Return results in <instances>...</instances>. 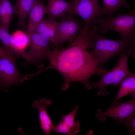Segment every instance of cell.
I'll return each instance as SVG.
<instances>
[{"instance_id":"cb8c5ba5","label":"cell","mask_w":135,"mask_h":135,"mask_svg":"<svg viewBox=\"0 0 135 135\" xmlns=\"http://www.w3.org/2000/svg\"><path fill=\"white\" fill-rule=\"evenodd\" d=\"M2 26V25L1 23H0V28L1 27V26Z\"/></svg>"},{"instance_id":"8fae6325","label":"cell","mask_w":135,"mask_h":135,"mask_svg":"<svg viewBox=\"0 0 135 135\" xmlns=\"http://www.w3.org/2000/svg\"><path fill=\"white\" fill-rule=\"evenodd\" d=\"M71 3L62 0H48L45 11L48 15L47 19L54 20L61 18L67 14H71Z\"/></svg>"},{"instance_id":"3957f363","label":"cell","mask_w":135,"mask_h":135,"mask_svg":"<svg viewBox=\"0 0 135 135\" xmlns=\"http://www.w3.org/2000/svg\"><path fill=\"white\" fill-rule=\"evenodd\" d=\"M98 24L102 34H106L110 30L116 32L122 38L135 42V9L128 14L114 16L107 15L98 18L94 22Z\"/></svg>"},{"instance_id":"7402d4cb","label":"cell","mask_w":135,"mask_h":135,"mask_svg":"<svg viewBox=\"0 0 135 135\" xmlns=\"http://www.w3.org/2000/svg\"><path fill=\"white\" fill-rule=\"evenodd\" d=\"M0 3L3 6L10 21L13 17L12 6L9 0H0Z\"/></svg>"},{"instance_id":"ac0fdd59","label":"cell","mask_w":135,"mask_h":135,"mask_svg":"<svg viewBox=\"0 0 135 135\" xmlns=\"http://www.w3.org/2000/svg\"><path fill=\"white\" fill-rule=\"evenodd\" d=\"M104 7L102 8L104 14L112 15L122 6L128 8L130 7L126 0H102Z\"/></svg>"},{"instance_id":"6da1fadb","label":"cell","mask_w":135,"mask_h":135,"mask_svg":"<svg viewBox=\"0 0 135 135\" xmlns=\"http://www.w3.org/2000/svg\"><path fill=\"white\" fill-rule=\"evenodd\" d=\"M95 44L94 36L90 30L83 28L68 47L49 51L45 58L49 60L50 64L40 72L50 68L58 71L64 80L62 90H67L70 84L74 82H81L88 89L91 76L96 74L101 75L107 71L106 69L99 67L97 61L88 51Z\"/></svg>"},{"instance_id":"ba28073f","label":"cell","mask_w":135,"mask_h":135,"mask_svg":"<svg viewBox=\"0 0 135 135\" xmlns=\"http://www.w3.org/2000/svg\"><path fill=\"white\" fill-rule=\"evenodd\" d=\"M15 62L16 60L0 56V84L6 88L28 79L20 74Z\"/></svg>"},{"instance_id":"277c9868","label":"cell","mask_w":135,"mask_h":135,"mask_svg":"<svg viewBox=\"0 0 135 135\" xmlns=\"http://www.w3.org/2000/svg\"><path fill=\"white\" fill-rule=\"evenodd\" d=\"M123 52L120 56L117 63L110 71L102 74L100 80L95 83H90L88 90L93 88L98 90V96H104L109 94L106 89L108 86L112 84L114 86H119L128 76L132 74L128 66V57L130 54Z\"/></svg>"},{"instance_id":"5b68a950","label":"cell","mask_w":135,"mask_h":135,"mask_svg":"<svg viewBox=\"0 0 135 135\" xmlns=\"http://www.w3.org/2000/svg\"><path fill=\"white\" fill-rule=\"evenodd\" d=\"M71 14L78 15L84 20V29L88 30L94 22L104 14L98 0H70Z\"/></svg>"},{"instance_id":"5bb4252c","label":"cell","mask_w":135,"mask_h":135,"mask_svg":"<svg viewBox=\"0 0 135 135\" xmlns=\"http://www.w3.org/2000/svg\"><path fill=\"white\" fill-rule=\"evenodd\" d=\"M36 0H16V4L12 6L14 14L18 17L17 25L26 30L27 25L26 20Z\"/></svg>"},{"instance_id":"7a4b0ae2","label":"cell","mask_w":135,"mask_h":135,"mask_svg":"<svg viewBox=\"0 0 135 135\" xmlns=\"http://www.w3.org/2000/svg\"><path fill=\"white\" fill-rule=\"evenodd\" d=\"M90 28L95 39L94 48L90 52L97 61L100 68L104 69L105 64L110 58L120 56L124 52L132 54L135 58V42L122 38L118 40L108 39L102 35L100 28L94 24L93 27Z\"/></svg>"},{"instance_id":"30bf717a","label":"cell","mask_w":135,"mask_h":135,"mask_svg":"<svg viewBox=\"0 0 135 135\" xmlns=\"http://www.w3.org/2000/svg\"><path fill=\"white\" fill-rule=\"evenodd\" d=\"M79 107V105H76L70 113L63 115L59 123L56 126H54L53 132L68 135H74L79 132L80 123L78 121H76L75 118Z\"/></svg>"},{"instance_id":"4fadbf2b","label":"cell","mask_w":135,"mask_h":135,"mask_svg":"<svg viewBox=\"0 0 135 135\" xmlns=\"http://www.w3.org/2000/svg\"><path fill=\"white\" fill-rule=\"evenodd\" d=\"M45 13V7L42 2L40 0H36L28 15L26 33L29 40L39 24L43 19Z\"/></svg>"},{"instance_id":"603a6c76","label":"cell","mask_w":135,"mask_h":135,"mask_svg":"<svg viewBox=\"0 0 135 135\" xmlns=\"http://www.w3.org/2000/svg\"><path fill=\"white\" fill-rule=\"evenodd\" d=\"M15 53L11 50L4 46H0V56H4L16 60Z\"/></svg>"},{"instance_id":"d6986e66","label":"cell","mask_w":135,"mask_h":135,"mask_svg":"<svg viewBox=\"0 0 135 135\" xmlns=\"http://www.w3.org/2000/svg\"><path fill=\"white\" fill-rule=\"evenodd\" d=\"M14 44L19 49L24 50L30 44V41L27 35L20 31H17L12 36Z\"/></svg>"},{"instance_id":"7c38bea8","label":"cell","mask_w":135,"mask_h":135,"mask_svg":"<svg viewBox=\"0 0 135 135\" xmlns=\"http://www.w3.org/2000/svg\"><path fill=\"white\" fill-rule=\"evenodd\" d=\"M52 104L50 100L42 98L34 101L32 105L38 111L41 128L46 135L50 134L54 126L46 110L47 107Z\"/></svg>"},{"instance_id":"2e32d148","label":"cell","mask_w":135,"mask_h":135,"mask_svg":"<svg viewBox=\"0 0 135 135\" xmlns=\"http://www.w3.org/2000/svg\"><path fill=\"white\" fill-rule=\"evenodd\" d=\"M0 41L4 46L11 50L15 54L19 55L28 62L30 59L28 52L18 48L14 44L13 38L2 25L0 28Z\"/></svg>"},{"instance_id":"44dd1931","label":"cell","mask_w":135,"mask_h":135,"mask_svg":"<svg viewBox=\"0 0 135 135\" xmlns=\"http://www.w3.org/2000/svg\"><path fill=\"white\" fill-rule=\"evenodd\" d=\"M0 20L2 26L8 32L10 21L3 6L0 3Z\"/></svg>"},{"instance_id":"e0dca14e","label":"cell","mask_w":135,"mask_h":135,"mask_svg":"<svg viewBox=\"0 0 135 135\" xmlns=\"http://www.w3.org/2000/svg\"><path fill=\"white\" fill-rule=\"evenodd\" d=\"M131 94L135 99V75L132 74L126 76L120 84L116 97L112 102V105L121 98Z\"/></svg>"},{"instance_id":"9a60e30c","label":"cell","mask_w":135,"mask_h":135,"mask_svg":"<svg viewBox=\"0 0 135 135\" xmlns=\"http://www.w3.org/2000/svg\"><path fill=\"white\" fill-rule=\"evenodd\" d=\"M59 23V22L55 20L43 19L39 24L34 32L44 35L54 44Z\"/></svg>"},{"instance_id":"8992f818","label":"cell","mask_w":135,"mask_h":135,"mask_svg":"<svg viewBox=\"0 0 135 135\" xmlns=\"http://www.w3.org/2000/svg\"><path fill=\"white\" fill-rule=\"evenodd\" d=\"M54 44L58 46L64 42L73 43L79 32L83 28L82 20L76 18L74 14H68L60 18Z\"/></svg>"},{"instance_id":"9c48e42d","label":"cell","mask_w":135,"mask_h":135,"mask_svg":"<svg viewBox=\"0 0 135 135\" xmlns=\"http://www.w3.org/2000/svg\"><path fill=\"white\" fill-rule=\"evenodd\" d=\"M112 106H110L106 110L102 112L98 110L96 114V119L105 121L107 117H110L116 121L125 120L135 110V99L132 98L122 102L118 101Z\"/></svg>"},{"instance_id":"52a82bcc","label":"cell","mask_w":135,"mask_h":135,"mask_svg":"<svg viewBox=\"0 0 135 135\" xmlns=\"http://www.w3.org/2000/svg\"><path fill=\"white\" fill-rule=\"evenodd\" d=\"M30 49L28 53L32 63L38 68L44 66L42 62L47 53L50 50V41L44 35L34 32L29 40Z\"/></svg>"},{"instance_id":"ffe728a7","label":"cell","mask_w":135,"mask_h":135,"mask_svg":"<svg viewBox=\"0 0 135 135\" xmlns=\"http://www.w3.org/2000/svg\"><path fill=\"white\" fill-rule=\"evenodd\" d=\"M118 124H123L127 130L126 133L128 134L134 135L135 134V112H133L126 120L117 121Z\"/></svg>"}]
</instances>
